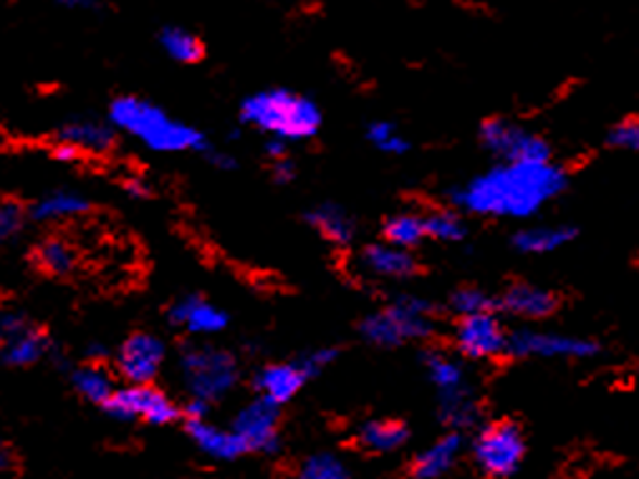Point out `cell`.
<instances>
[{
	"label": "cell",
	"mask_w": 639,
	"mask_h": 479,
	"mask_svg": "<svg viewBox=\"0 0 639 479\" xmlns=\"http://www.w3.org/2000/svg\"><path fill=\"white\" fill-rule=\"evenodd\" d=\"M438 331V308L423 295L402 293L360 324L362 339L377 349H397L410 341H427Z\"/></svg>",
	"instance_id": "cell-4"
},
{
	"label": "cell",
	"mask_w": 639,
	"mask_h": 479,
	"mask_svg": "<svg viewBox=\"0 0 639 479\" xmlns=\"http://www.w3.org/2000/svg\"><path fill=\"white\" fill-rule=\"evenodd\" d=\"M309 381V376L303 374L299 361H291V364H268L263 366L259 374H255L253 387L259 391L261 399L266 402L284 406L291 402V399L303 389V383Z\"/></svg>",
	"instance_id": "cell-17"
},
{
	"label": "cell",
	"mask_w": 639,
	"mask_h": 479,
	"mask_svg": "<svg viewBox=\"0 0 639 479\" xmlns=\"http://www.w3.org/2000/svg\"><path fill=\"white\" fill-rule=\"evenodd\" d=\"M57 3L72 8V11H91V8H97V0H57Z\"/></svg>",
	"instance_id": "cell-45"
},
{
	"label": "cell",
	"mask_w": 639,
	"mask_h": 479,
	"mask_svg": "<svg viewBox=\"0 0 639 479\" xmlns=\"http://www.w3.org/2000/svg\"><path fill=\"white\" fill-rule=\"evenodd\" d=\"M104 412L116 421L139 419L152 424V427H165L180 416L175 399L154 389L152 383H129V387L114 389V394L104 404Z\"/></svg>",
	"instance_id": "cell-9"
},
{
	"label": "cell",
	"mask_w": 639,
	"mask_h": 479,
	"mask_svg": "<svg viewBox=\"0 0 639 479\" xmlns=\"http://www.w3.org/2000/svg\"><path fill=\"white\" fill-rule=\"evenodd\" d=\"M170 324L190 336H217L228 328V313L202 295H185L167 311Z\"/></svg>",
	"instance_id": "cell-14"
},
{
	"label": "cell",
	"mask_w": 639,
	"mask_h": 479,
	"mask_svg": "<svg viewBox=\"0 0 639 479\" xmlns=\"http://www.w3.org/2000/svg\"><path fill=\"white\" fill-rule=\"evenodd\" d=\"M51 351V339L38 328L28 326L26 331H21L13 339L0 343V364L11 368L34 366L41 361L46 353Z\"/></svg>",
	"instance_id": "cell-23"
},
{
	"label": "cell",
	"mask_w": 639,
	"mask_h": 479,
	"mask_svg": "<svg viewBox=\"0 0 639 479\" xmlns=\"http://www.w3.org/2000/svg\"><path fill=\"white\" fill-rule=\"evenodd\" d=\"M606 147L619 152H639V114L625 116L606 131Z\"/></svg>",
	"instance_id": "cell-36"
},
{
	"label": "cell",
	"mask_w": 639,
	"mask_h": 479,
	"mask_svg": "<svg viewBox=\"0 0 639 479\" xmlns=\"http://www.w3.org/2000/svg\"><path fill=\"white\" fill-rule=\"evenodd\" d=\"M89 210V200L76 190H51L30 205V219L36 223H61L79 217Z\"/></svg>",
	"instance_id": "cell-25"
},
{
	"label": "cell",
	"mask_w": 639,
	"mask_h": 479,
	"mask_svg": "<svg viewBox=\"0 0 639 479\" xmlns=\"http://www.w3.org/2000/svg\"><path fill=\"white\" fill-rule=\"evenodd\" d=\"M448 311L453 313L455 318L498 311V295L488 293L486 288L471 286V282H467V286H458L453 293L448 295Z\"/></svg>",
	"instance_id": "cell-31"
},
{
	"label": "cell",
	"mask_w": 639,
	"mask_h": 479,
	"mask_svg": "<svg viewBox=\"0 0 639 479\" xmlns=\"http://www.w3.org/2000/svg\"><path fill=\"white\" fill-rule=\"evenodd\" d=\"M266 156L271 162L274 160H284V156H288V141L284 139H268L266 141Z\"/></svg>",
	"instance_id": "cell-43"
},
{
	"label": "cell",
	"mask_w": 639,
	"mask_h": 479,
	"mask_svg": "<svg viewBox=\"0 0 639 479\" xmlns=\"http://www.w3.org/2000/svg\"><path fill=\"white\" fill-rule=\"evenodd\" d=\"M72 383L76 394L99 406H104L109 402V396L114 394L112 376H109V371L101 364H84L79 368H74Z\"/></svg>",
	"instance_id": "cell-30"
},
{
	"label": "cell",
	"mask_w": 639,
	"mask_h": 479,
	"mask_svg": "<svg viewBox=\"0 0 639 479\" xmlns=\"http://www.w3.org/2000/svg\"><path fill=\"white\" fill-rule=\"evenodd\" d=\"M381 240L402 250L419 248L427 240L425 212L402 210V212H394V215H389L385 219V225H381Z\"/></svg>",
	"instance_id": "cell-27"
},
{
	"label": "cell",
	"mask_w": 639,
	"mask_h": 479,
	"mask_svg": "<svg viewBox=\"0 0 639 479\" xmlns=\"http://www.w3.org/2000/svg\"><path fill=\"white\" fill-rule=\"evenodd\" d=\"M124 192H127L129 198H135V200H147L152 194L150 185H147V179H142V177H127V179H124Z\"/></svg>",
	"instance_id": "cell-40"
},
{
	"label": "cell",
	"mask_w": 639,
	"mask_h": 479,
	"mask_svg": "<svg viewBox=\"0 0 639 479\" xmlns=\"http://www.w3.org/2000/svg\"><path fill=\"white\" fill-rule=\"evenodd\" d=\"M637 376H639V366H637Z\"/></svg>",
	"instance_id": "cell-48"
},
{
	"label": "cell",
	"mask_w": 639,
	"mask_h": 479,
	"mask_svg": "<svg viewBox=\"0 0 639 479\" xmlns=\"http://www.w3.org/2000/svg\"><path fill=\"white\" fill-rule=\"evenodd\" d=\"M561 298L539 282L513 280L498 295V311L518 320H549L559 313Z\"/></svg>",
	"instance_id": "cell-13"
},
{
	"label": "cell",
	"mask_w": 639,
	"mask_h": 479,
	"mask_svg": "<svg viewBox=\"0 0 639 479\" xmlns=\"http://www.w3.org/2000/svg\"><path fill=\"white\" fill-rule=\"evenodd\" d=\"M28 326L30 324L21 316V313L3 308V311H0V343L8 341V339H13V336H18L21 331H26Z\"/></svg>",
	"instance_id": "cell-38"
},
{
	"label": "cell",
	"mask_w": 639,
	"mask_h": 479,
	"mask_svg": "<svg viewBox=\"0 0 639 479\" xmlns=\"http://www.w3.org/2000/svg\"><path fill=\"white\" fill-rule=\"evenodd\" d=\"M278 409L280 406L259 396L236 414L233 431L246 446V452L271 454L278 450Z\"/></svg>",
	"instance_id": "cell-12"
},
{
	"label": "cell",
	"mask_w": 639,
	"mask_h": 479,
	"mask_svg": "<svg viewBox=\"0 0 639 479\" xmlns=\"http://www.w3.org/2000/svg\"><path fill=\"white\" fill-rule=\"evenodd\" d=\"M478 141L490 156L501 162H549L551 144L536 131L503 116H488L478 127Z\"/></svg>",
	"instance_id": "cell-8"
},
{
	"label": "cell",
	"mask_w": 639,
	"mask_h": 479,
	"mask_svg": "<svg viewBox=\"0 0 639 479\" xmlns=\"http://www.w3.org/2000/svg\"><path fill=\"white\" fill-rule=\"evenodd\" d=\"M30 212L15 200H0V242H13L26 230Z\"/></svg>",
	"instance_id": "cell-35"
},
{
	"label": "cell",
	"mask_w": 639,
	"mask_h": 479,
	"mask_svg": "<svg viewBox=\"0 0 639 479\" xmlns=\"http://www.w3.org/2000/svg\"><path fill=\"white\" fill-rule=\"evenodd\" d=\"M423 366H425L427 381L433 383L435 391H438V396L471 387V381H467V374H465V366L460 364L455 356H450L448 351L427 349L423 353Z\"/></svg>",
	"instance_id": "cell-24"
},
{
	"label": "cell",
	"mask_w": 639,
	"mask_h": 479,
	"mask_svg": "<svg viewBox=\"0 0 639 479\" xmlns=\"http://www.w3.org/2000/svg\"><path fill=\"white\" fill-rule=\"evenodd\" d=\"M271 175H274L278 185L291 182V179L296 177V164H293L291 156H284V160L271 162Z\"/></svg>",
	"instance_id": "cell-39"
},
{
	"label": "cell",
	"mask_w": 639,
	"mask_h": 479,
	"mask_svg": "<svg viewBox=\"0 0 639 479\" xmlns=\"http://www.w3.org/2000/svg\"><path fill=\"white\" fill-rule=\"evenodd\" d=\"M87 358L91 361V364H101V361L109 358V351L101 343H91L87 351Z\"/></svg>",
	"instance_id": "cell-46"
},
{
	"label": "cell",
	"mask_w": 639,
	"mask_h": 479,
	"mask_svg": "<svg viewBox=\"0 0 639 479\" xmlns=\"http://www.w3.org/2000/svg\"><path fill=\"white\" fill-rule=\"evenodd\" d=\"M167 349L154 333H131L116 349V374L129 383H152L165 366Z\"/></svg>",
	"instance_id": "cell-11"
},
{
	"label": "cell",
	"mask_w": 639,
	"mask_h": 479,
	"mask_svg": "<svg viewBox=\"0 0 639 479\" xmlns=\"http://www.w3.org/2000/svg\"><path fill=\"white\" fill-rule=\"evenodd\" d=\"M602 353V343L589 336L543 328H516L509 333V358H541V361H589Z\"/></svg>",
	"instance_id": "cell-7"
},
{
	"label": "cell",
	"mask_w": 639,
	"mask_h": 479,
	"mask_svg": "<svg viewBox=\"0 0 639 479\" xmlns=\"http://www.w3.org/2000/svg\"><path fill=\"white\" fill-rule=\"evenodd\" d=\"M114 137L116 129L112 124L91 119V116L68 119L57 131V141L79 149L82 154H106L114 147Z\"/></svg>",
	"instance_id": "cell-19"
},
{
	"label": "cell",
	"mask_w": 639,
	"mask_h": 479,
	"mask_svg": "<svg viewBox=\"0 0 639 479\" xmlns=\"http://www.w3.org/2000/svg\"><path fill=\"white\" fill-rule=\"evenodd\" d=\"M240 122L263 131L271 139L291 141L311 139L322 129V106L306 93L291 89H263L243 99Z\"/></svg>",
	"instance_id": "cell-3"
},
{
	"label": "cell",
	"mask_w": 639,
	"mask_h": 479,
	"mask_svg": "<svg viewBox=\"0 0 639 479\" xmlns=\"http://www.w3.org/2000/svg\"><path fill=\"white\" fill-rule=\"evenodd\" d=\"M425 225H427V240L448 242V245H458L467 238V219L463 212L453 205L435 207L425 212Z\"/></svg>",
	"instance_id": "cell-29"
},
{
	"label": "cell",
	"mask_w": 639,
	"mask_h": 479,
	"mask_svg": "<svg viewBox=\"0 0 639 479\" xmlns=\"http://www.w3.org/2000/svg\"><path fill=\"white\" fill-rule=\"evenodd\" d=\"M8 465H11V454H8L5 444L0 442V472H3V469H8Z\"/></svg>",
	"instance_id": "cell-47"
},
{
	"label": "cell",
	"mask_w": 639,
	"mask_h": 479,
	"mask_svg": "<svg viewBox=\"0 0 639 479\" xmlns=\"http://www.w3.org/2000/svg\"><path fill=\"white\" fill-rule=\"evenodd\" d=\"M210 404L198 402V399H190L185 406V419H208Z\"/></svg>",
	"instance_id": "cell-44"
},
{
	"label": "cell",
	"mask_w": 639,
	"mask_h": 479,
	"mask_svg": "<svg viewBox=\"0 0 639 479\" xmlns=\"http://www.w3.org/2000/svg\"><path fill=\"white\" fill-rule=\"evenodd\" d=\"M158 43L170 59L177 61V64L190 66V64H198V61H202V56H205V46H202L200 36L183 26L162 28L158 34Z\"/></svg>",
	"instance_id": "cell-28"
},
{
	"label": "cell",
	"mask_w": 639,
	"mask_h": 479,
	"mask_svg": "<svg viewBox=\"0 0 639 479\" xmlns=\"http://www.w3.org/2000/svg\"><path fill=\"white\" fill-rule=\"evenodd\" d=\"M360 265L364 273L372 275V278L381 280H410L419 273V263L417 257L412 255V250L389 245L385 240L362 248Z\"/></svg>",
	"instance_id": "cell-15"
},
{
	"label": "cell",
	"mask_w": 639,
	"mask_h": 479,
	"mask_svg": "<svg viewBox=\"0 0 639 479\" xmlns=\"http://www.w3.org/2000/svg\"><path fill=\"white\" fill-rule=\"evenodd\" d=\"M509 333L498 311L475 313L455 318L453 343L458 356L467 361H493L509 353Z\"/></svg>",
	"instance_id": "cell-10"
},
{
	"label": "cell",
	"mask_w": 639,
	"mask_h": 479,
	"mask_svg": "<svg viewBox=\"0 0 639 479\" xmlns=\"http://www.w3.org/2000/svg\"><path fill=\"white\" fill-rule=\"evenodd\" d=\"M410 439L408 424L397 419H374L366 421L356 431V442H360L362 450L372 454H389L402 450Z\"/></svg>",
	"instance_id": "cell-26"
},
{
	"label": "cell",
	"mask_w": 639,
	"mask_h": 479,
	"mask_svg": "<svg viewBox=\"0 0 639 479\" xmlns=\"http://www.w3.org/2000/svg\"><path fill=\"white\" fill-rule=\"evenodd\" d=\"M306 223L322 235L326 242L337 248H349L356 238V223L344 207L334 205V202H324L309 210Z\"/></svg>",
	"instance_id": "cell-22"
},
{
	"label": "cell",
	"mask_w": 639,
	"mask_h": 479,
	"mask_svg": "<svg viewBox=\"0 0 639 479\" xmlns=\"http://www.w3.org/2000/svg\"><path fill=\"white\" fill-rule=\"evenodd\" d=\"M53 154H57L59 162H66V164H76L84 156L79 149H74L68 144H61V141H57V149H53Z\"/></svg>",
	"instance_id": "cell-42"
},
{
	"label": "cell",
	"mask_w": 639,
	"mask_h": 479,
	"mask_svg": "<svg viewBox=\"0 0 639 479\" xmlns=\"http://www.w3.org/2000/svg\"><path fill=\"white\" fill-rule=\"evenodd\" d=\"M180 381L190 399L213 404L228 396L240 379L238 358L217 345H190L177 361Z\"/></svg>",
	"instance_id": "cell-5"
},
{
	"label": "cell",
	"mask_w": 639,
	"mask_h": 479,
	"mask_svg": "<svg viewBox=\"0 0 639 479\" xmlns=\"http://www.w3.org/2000/svg\"><path fill=\"white\" fill-rule=\"evenodd\" d=\"M475 467L490 479H511L526 459V437L516 421L501 419L478 427L471 439Z\"/></svg>",
	"instance_id": "cell-6"
},
{
	"label": "cell",
	"mask_w": 639,
	"mask_h": 479,
	"mask_svg": "<svg viewBox=\"0 0 639 479\" xmlns=\"http://www.w3.org/2000/svg\"><path fill=\"white\" fill-rule=\"evenodd\" d=\"M34 261H36V265L43 273H49V275H68V273H72L76 268V263H79V257H76V250L72 245H68L66 240L49 238V240H43L41 245L36 248Z\"/></svg>",
	"instance_id": "cell-32"
},
{
	"label": "cell",
	"mask_w": 639,
	"mask_h": 479,
	"mask_svg": "<svg viewBox=\"0 0 639 479\" xmlns=\"http://www.w3.org/2000/svg\"><path fill=\"white\" fill-rule=\"evenodd\" d=\"M337 358H339V349H334V345H324V349H314V351L303 353V356H299L296 361L301 364L303 374H306L309 379H314V376L322 374L324 368L331 366Z\"/></svg>",
	"instance_id": "cell-37"
},
{
	"label": "cell",
	"mask_w": 639,
	"mask_h": 479,
	"mask_svg": "<svg viewBox=\"0 0 639 479\" xmlns=\"http://www.w3.org/2000/svg\"><path fill=\"white\" fill-rule=\"evenodd\" d=\"M460 454H463V434H460V431H448V434L435 439L430 446H425V450L412 459L410 477L442 479L458 465Z\"/></svg>",
	"instance_id": "cell-18"
},
{
	"label": "cell",
	"mask_w": 639,
	"mask_h": 479,
	"mask_svg": "<svg viewBox=\"0 0 639 479\" xmlns=\"http://www.w3.org/2000/svg\"><path fill=\"white\" fill-rule=\"evenodd\" d=\"M568 187L566 169L549 162H498L448 190V205L463 215L528 219L559 200Z\"/></svg>",
	"instance_id": "cell-1"
},
{
	"label": "cell",
	"mask_w": 639,
	"mask_h": 479,
	"mask_svg": "<svg viewBox=\"0 0 639 479\" xmlns=\"http://www.w3.org/2000/svg\"><path fill=\"white\" fill-rule=\"evenodd\" d=\"M205 156H208V162L213 164V167H217V169H236V156L233 154H225V152H217V149H213L210 147L208 152H205Z\"/></svg>",
	"instance_id": "cell-41"
},
{
	"label": "cell",
	"mask_w": 639,
	"mask_h": 479,
	"mask_svg": "<svg viewBox=\"0 0 639 479\" xmlns=\"http://www.w3.org/2000/svg\"><path fill=\"white\" fill-rule=\"evenodd\" d=\"M109 124L122 135L160 154L208 152L210 144L200 129L190 127L165 109L142 97H116L109 104Z\"/></svg>",
	"instance_id": "cell-2"
},
{
	"label": "cell",
	"mask_w": 639,
	"mask_h": 479,
	"mask_svg": "<svg viewBox=\"0 0 639 479\" xmlns=\"http://www.w3.org/2000/svg\"><path fill=\"white\" fill-rule=\"evenodd\" d=\"M576 235H579V230L568 223H536L518 227L511 235V248L521 255H551L572 245Z\"/></svg>",
	"instance_id": "cell-16"
},
{
	"label": "cell",
	"mask_w": 639,
	"mask_h": 479,
	"mask_svg": "<svg viewBox=\"0 0 639 479\" xmlns=\"http://www.w3.org/2000/svg\"><path fill=\"white\" fill-rule=\"evenodd\" d=\"M366 141L387 156H402L410 152V139L402 135L400 127L389 119H377L366 127Z\"/></svg>",
	"instance_id": "cell-33"
},
{
	"label": "cell",
	"mask_w": 639,
	"mask_h": 479,
	"mask_svg": "<svg viewBox=\"0 0 639 479\" xmlns=\"http://www.w3.org/2000/svg\"><path fill=\"white\" fill-rule=\"evenodd\" d=\"M299 479H352V472L337 454L322 452L301 462Z\"/></svg>",
	"instance_id": "cell-34"
},
{
	"label": "cell",
	"mask_w": 639,
	"mask_h": 479,
	"mask_svg": "<svg viewBox=\"0 0 639 479\" xmlns=\"http://www.w3.org/2000/svg\"><path fill=\"white\" fill-rule=\"evenodd\" d=\"M438 414L448 431H460V434H463V431L478 427L483 419V406L480 399L475 396L473 387H465L460 391H450V394H440Z\"/></svg>",
	"instance_id": "cell-21"
},
{
	"label": "cell",
	"mask_w": 639,
	"mask_h": 479,
	"mask_svg": "<svg viewBox=\"0 0 639 479\" xmlns=\"http://www.w3.org/2000/svg\"><path fill=\"white\" fill-rule=\"evenodd\" d=\"M187 437L192 439L195 446L208 457L230 462L246 454V446L240 444L233 429H223L208 419H187Z\"/></svg>",
	"instance_id": "cell-20"
}]
</instances>
